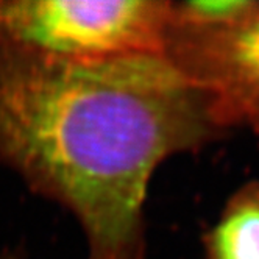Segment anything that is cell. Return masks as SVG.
Returning a JSON list of instances; mask_svg holds the SVG:
<instances>
[{
    "label": "cell",
    "instance_id": "cell-1",
    "mask_svg": "<svg viewBox=\"0 0 259 259\" xmlns=\"http://www.w3.org/2000/svg\"><path fill=\"white\" fill-rule=\"evenodd\" d=\"M224 135L167 55L63 60L0 42V156L77 217L86 259H147L153 174Z\"/></svg>",
    "mask_w": 259,
    "mask_h": 259
},
{
    "label": "cell",
    "instance_id": "cell-2",
    "mask_svg": "<svg viewBox=\"0 0 259 259\" xmlns=\"http://www.w3.org/2000/svg\"><path fill=\"white\" fill-rule=\"evenodd\" d=\"M170 0H0V42L63 60L167 53Z\"/></svg>",
    "mask_w": 259,
    "mask_h": 259
},
{
    "label": "cell",
    "instance_id": "cell-3",
    "mask_svg": "<svg viewBox=\"0 0 259 259\" xmlns=\"http://www.w3.org/2000/svg\"><path fill=\"white\" fill-rule=\"evenodd\" d=\"M167 57L208 92L227 132L245 128L259 133V0L224 30L172 27Z\"/></svg>",
    "mask_w": 259,
    "mask_h": 259
},
{
    "label": "cell",
    "instance_id": "cell-4",
    "mask_svg": "<svg viewBox=\"0 0 259 259\" xmlns=\"http://www.w3.org/2000/svg\"><path fill=\"white\" fill-rule=\"evenodd\" d=\"M208 259H259V181L240 186L203 239Z\"/></svg>",
    "mask_w": 259,
    "mask_h": 259
},
{
    "label": "cell",
    "instance_id": "cell-5",
    "mask_svg": "<svg viewBox=\"0 0 259 259\" xmlns=\"http://www.w3.org/2000/svg\"><path fill=\"white\" fill-rule=\"evenodd\" d=\"M7 259H14V257H7Z\"/></svg>",
    "mask_w": 259,
    "mask_h": 259
}]
</instances>
